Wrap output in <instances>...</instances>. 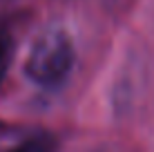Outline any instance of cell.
<instances>
[{
  "label": "cell",
  "mask_w": 154,
  "mask_h": 152,
  "mask_svg": "<svg viewBox=\"0 0 154 152\" xmlns=\"http://www.w3.org/2000/svg\"><path fill=\"white\" fill-rule=\"evenodd\" d=\"M74 60L76 51L72 38L63 29H49L34 43L25 72L31 81L42 87H58L69 76Z\"/></svg>",
  "instance_id": "1"
},
{
  "label": "cell",
  "mask_w": 154,
  "mask_h": 152,
  "mask_svg": "<svg viewBox=\"0 0 154 152\" xmlns=\"http://www.w3.org/2000/svg\"><path fill=\"white\" fill-rule=\"evenodd\" d=\"M7 152H56V141L49 134H36L11 145Z\"/></svg>",
  "instance_id": "2"
},
{
  "label": "cell",
  "mask_w": 154,
  "mask_h": 152,
  "mask_svg": "<svg viewBox=\"0 0 154 152\" xmlns=\"http://www.w3.org/2000/svg\"><path fill=\"white\" fill-rule=\"evenodd\" d=\"M11 56H14V38L5 29H0V83L5 81V74L11 65Z\"/></svg>",
  "instance_id": "3"
}]
</instances>
